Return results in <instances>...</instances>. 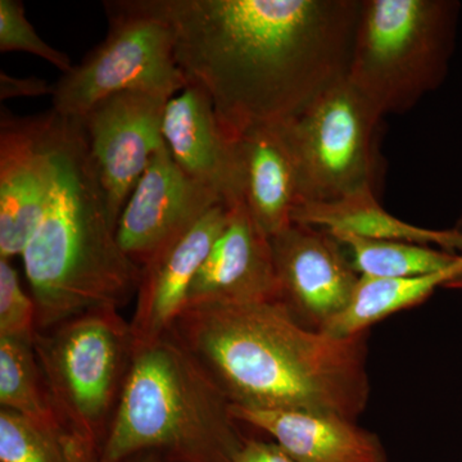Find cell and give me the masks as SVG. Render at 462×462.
Masks as SVG:
<instances>
[{
	"label": "cell",
	"mask_w": 462,
	"mask_h": 462,
	"mask_svg": "<svg viewBox=\"0 0 462 462\" xmlns=\"http://www.w3.org/2000/svg\"><path fill=\"white\" fill-rule=\"evenodd\" d=\"M462 275V263L446 272L415 278L360 276L345 311L322 333L338 338L369 333L370 328L389 316L420 305L437 291Z\"/></svg>",
	"instance_id": "d6986e66"
},
{
	"label": "cell",
	"mask_w": 462,
	"mask_h": 462,
	"mask_svg": "<svg viewBox=\"0 0 462 462\" xmlns=\"http://www.w3.org/2000/svg\"><path fill=\"white\" fill-rule=\"evenodd\" d=\"M0 404L36 427L76 443L54 409L29 340L0 338Z\"/></svg>",
	"instance_id": "ffe728a7"
},
{
	"label": "cell",
	"mask_w": 462,
	"mask_h": 462,
	"mask_svg": "<svg viewBox=\"0 0 462 462\" xmlns=\"http://www.w3.org/2000/svg\"><path fill=\"white\" fill-rule=\"evenodd\" d=\"M231 207L220 203L193 226L160 249L144 266L132 327L135 348L171 330L187 303L191 282L229 221Z\"/></svg>",
	"instance_id": "4fadbf2b"
},
{
	"label": "cell",
	"mask_w": 462,
	"mask_h": 462,
	"mask_svg": "<svg viewBox=\"0 0 462 462\" xmlns=\"http://www.w3.org/2000/svg\"><path fill=\"white\" fill-rule=\"evenodd\" d=\"M188 85L231 139L291 120L348 74L361 0H153Z\"/></svg>",
	"instance_id": "6da1fadb"
},
{
	"label": "cell",
	"mask_w": 462,
	"mask_h": 462,
	"mask_svg": "<svg viewBox=\"0 0 462 462\" xmlns=\"http://www.w3.org/2000/svg\"><path fill=\"white\" fill-rule=\"evenodd\" d=\"M234 418L273 438L300 462H388L382 440L356 420L305 410L231 406Z\"/></svg>",
	"instance_id": "2e32d148"
},
{
	"label": "cell",
	"mask_w": 462,
	"mask_h": 462,
	"mask_svg": "<svg viewBox=\"0 0 462 462\" xmlns=\"http://www.w3.org/2000/svg\"><path fill=\"white\" fill-rule=\"evenodd\" d=\"M233 462H300L294 460L275 442L247 437Z\"/></svg>",
	"instance_id": "484cf974"
},
{
	"label": "cell",
	"mask_w": 462,
	"mask_h": 462,
	"mask_svg": "<svg viewBox=\"0 0 462 462\" xmlns=\"http://www.w3.org/2000/svg\"><path fill=\"white\" fill-rule=\"evenodd\" d=\"M278 302L294 320L324 331L348 306L358 275L329 231L293 223L272 238Z\"/></svg>",
	"instance_id": "8fae6325"
},
{
	"label": "cell",
	"mask_w": 462,
	"mask_h": 462,
	"mask_svg": "<svg viewBox=\"0 0 462 462\" xmlns=\"http://www.w3.org/2000/svg\"><path fill=\"white\" fill-rule=\"evenodd\" d=\"M66 117L54 109L0 120V258L23 256L57 176Z\"/></svg>",
	"instance_id": "9c48e42d"
},
{
	"label": "cell",
	"mask_w": 462,
	"mask_h": 462,
	"mask_svg": "<svg viewBox=\"0 0 462 462\" xmlns=\"http://www.w3.org/2000/svg\"><path fill=\"white\" fill-rule=\"evenodd\" d=\"M33 349L67 433L98 462L135 354L130 321L117 310L88 312L39 330Z\"/></svg>",
	"instance_id": "8992f818"
},
{
	"label": "cell",
	"mask_w": 462,
	"mask_h": 462,
	"mask_svg": "<svg viewBox=\"0 0 462 462\" xmlns=\"http://www.w3.org/2000/svg\"><path fill=\"white\" fill-rule=\"evenodd\" d=\"M38 310L11 260L0 258V338L29 340L38 333Z\"/></svg>",
	"instance_id": "603a6c76"
},
{
	"label": "cell",
	"mask_w": 462,
	"mask_h": 462,
	"mask_svg": "<svg viewBox=\"0 0 462 462\" xmlns=\"http://www.w3.org/2000/svg\"><path fill=\"white\" fill-rule=\"evenodd\" d=\"M0 462H91L72 440L0 409Z\"/></svg>",
	"instance_id": "7402d4cb"
},
{
	"label": "cell",
	"mask_w": 462,
	"mask_h": 462,
	"mask_svg": "<svg viewBox=\"0 0 462 462\" xmlns=\"http://www.w3.org/2000/svg\"><path fill=\"white\" fill-rule=\"evenodd\" d=\"M446 288L461 289L462 291V275L458 276L457 279H455L454 282H449Z\"/></svg>",
	"instance_id": "83f0119b"
},
{
	"label": "cell",
	"mask_w": 462,
	"mask_h": 462,
	"mask_svg": "<svg viewBox=\"0 0 462 462\" xmlns=\"http://www.w3.org/2000/svg\"><path fill=\"white\" fill-rule=\"evenodd\" d=\"M278 294L272 239L242 203L231 207L226 227L191 282L185 306L278 300Z\"/></svg>",
	"instance_id": "9a60e30c"
},
{
	"label": "cell",
	"mask_w": 462,
	"mask_h": 462,
	"mask_svg": "<svg viewBox=\"0 0 462 462\" xmlns=\"http://www.w3.org/2000/svg\"><path fill=\"white\" fill-rule=\"evenodd\" d=\"M293 223L354 234L363 238L430 245L462 254L461 229H427L394 217L380 206L376 191L369 188L334 202L307 203L298 207Z\"/></svg>",
	"instance_id": "ac0fdd59"
},
{
	"label": "cell",
	"mask_w": 462,
	"mask_h": 462,
	"mask_svg": "<svg viewBox=\"0 0 462 462\" xmlns=\"http://www.w3.org/2000/svg\"><path fill=\"white\" fill-rule=\"evenodd\" d=\"M108 32L54 85L53 109L83 118L102 100L129 90L172 98L188 87L175 56V35L153 0L103 3Z\"/></svg>",
	"instance_id": "ba28073f"
},
{
	"label": "cell",
	"mask_w": 462,
	"mask_h": 462,
	"mask_svg": "<svg viewBox=\"0 0 462 462\" xmlns=\"http://www.w3.org/2000/svg\"><path fill=\"white\" fill-rule=\"evenodd\" d=\"M460 3L361 0L349 83L385 115L403 114L445 80Z\"/></svg>",
	"instance_id": "5b68a950"
},
{
	"label": "cell",
	"mask_w": 462,
	"mask_h": 462,
	"mask_svg": "<svg viewBox=\"0 0 462 462\" xmlns=\"http://www.w3.org/2000/svg\"><path fill=\"white\" fill-rule=\"evenodd\" d=\"M170 99L157 91H124L79 118L116 229L134 188L165 144L163 115Z\"/></svg>",
	"instance_id": "30bf717a"
},
{
	"label": "cell",
	"mask_w": 462,
	"mask_h": 462,
	"mask_svg": "<svg viewBox=\"0 0 462 462\" xmlns=\"http://www.w3.org/2000/svg\"><path fill=\"white\" fill-rule=\"evenodd\" d=\"M382 120L346 76L279 124L296 162L300 206L334 202L367 188L378 193L384 171Z\"/></svg>",
	"instance_id": "52a82bcc"
},
{
	"label": "cell",
	"mask_w": 462,
	"mask_h": 462,
	"mask_svg": "<svg viewBox=\"0 0 462 462\" xmlns=\"http://www.w3.org/2000/svg\"><path fill=\"white\" fill-rule=\"evenodd\" d=\"M50 199L23 254L39 330L138 293L142 267L118 243L79 118L66 117Z\"/></svg>",
	"instance_id": "3957f363"
},
{
	"label": "cell",
	"mask_w": 462,
	"mask_h": 462,
	"mask_svg": "<svg viewBox=\"0 0 462 462\" xmlns=\"http://www.w3.org/2000/svg\"><path fill=\"white\" fill-rule=\"evenodd\" d=\"M234 143L242 205L272 239L293 224L300 206L293 154L279 124L249 127Z\"/></svg>",
	"instance_id": "e0dca14e"
},
{
	"label": "cell",
	"mask_w": 462,
	"mask_h": 462,
	"mask_svg": "<svg viewBox=\"0 0 462 462\" xmlns=\"http://www.w3.org/2000/svg\"><path fill=\"white\" fill-rule=\"evenodd\" d=\"M220 203L217 194L176 165L165 143L127 199L116 236L125 254L143 267Z\"/></svg>",
	"instance_id": "7c38bea8"
},
{
	"label": "cell",
	"mask_w": 462,
	"mask_h": 462,
	"mask_svg": "<svg viewBox=\"0 0 462 462\" xmlns=\"http://www.w3.org/2000/svg\"><path fill=\"white\" fill-rule=\"evenodd\" d=\"M0 51H25L41 57L66 74L74 67L71 58L42 41L26 17L21 0H0Z\"/></svg>",
	"instance_id": "cb8c5ba5"
},
{
	"label": "cell",
	"mask_w": 462,
	"mask_h": 462,
	"mask_svg": "<svg viewBox=\"0 0 462 462\" xmlns=\"http://www.w3.org/2000/svg\"><path fill=\"white\" fill-rule=\"evenodd\" d=\"M170 333L233 406L357 421L369 403V333L338 338L307 329L278 300L191 303Z\"/></svg>",
	"instance_id": "7a4b0ae2"
},
{
	"label": "cell",
	"mask_w": 462,
	"mask_h": 462,
	"mask_svg": "<svg viewBox=\"0 0 462 462\" xmlns=\"http://www.w3.org/2000/svg\"><path fill=\"white\" fill-rule=\"evenodd\" d=\"M199 361L167 333L135 348L98 462H233L247 437Z\"/></svg>",
	"instance_id": "277c9868"
},
{
	"label": "cell",
	"mask_w": 462,
	"mask_h": 462,
	"mask_svg": "<svg viewBox=\"0 0 462 462\" xmlns=\"http://www.w3.org/2000/svg\"><path fill=\"white\" fill-rule=\"evenodd\" d=\"M163 141L176 165L217 194L225 205L242 203L236 143L225 132L208 96L188 85L167 102Z\"/></svg>",
	"instance_id": "5bb4252c"
},
{
	"label": "cell",
	"mask_w": 462,
	"mask_h": 462,
	"mask_svg": "<svg viewBox=\"0 0 462 462\" xmlns=\"http://www.w3.org/2000/svg\"><path fill=\"white\" fill-rule=\"evenodd\" d=\"M54 94V85L35 76L14 78L7 72H0V99L38 98Z\"/></svg>",
	"instance_id": "d4e9b609"
},
{
	"label": "cell",
	"mask_w": 462,
	"mask_h": 462,
	"mask_svg": "<svg viewBox=\"0 0 462 462\" xmlns=\"http://www.w3.org/2000/svg\"><path fill=\"white\" fill-rule=\"evenodd\" d=\"M329 233L345 247L358 275L366 278H415L462 263V254L430 245L363 238L340 231Z\"/></svg>",
	"instance_id": "44dd1931"
},
{
	"label": "cell",
	"mask_w": 462,
	"mask_h": 462,
	"mask_svg": "<svg viewBox=\"0 0 462 462\" xmlns=\"http://www.w3.org/2000/svg\"><path fill=\"white\" fill-rule=\"evenodd\" d=\"M129 462H162V460L153 452H144V454L135 456Z\"/></svg>",
	"instance_id": "4316f807"
}]
</instances>
